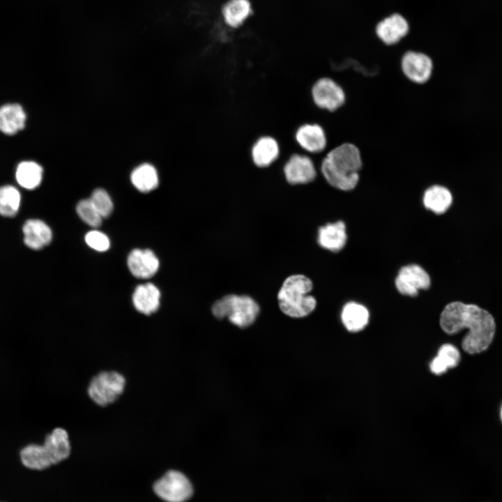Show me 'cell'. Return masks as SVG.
Returning <instances> with one entry per match:
<instances>
[{
	"instance_id": "14",
	"label": "cell",
	"mask_w": 502,
	"mask_h": 502,
	"mask_svg": "<svg viewBox=\"0 0 502 502\" xmlns=\"http://www.w3.org/2000/svg\"><path fill=\"white\" fill-rule=\"evenodd\" d=\"M280 155V144L275 137L270 135L259 137L250 150L252 162L259 168L268 167L277 160Z\"/></svg>"
},
{
	"instance_id": "22",
	"label": "cell",
	"mask_w": 502,
	"mask_h": 502,
	"mask_svg": "<svg viewBox=\"0 0 502 502\" xmlns=\"http://www.w3.org/2000/svg\"><path fill=\"white\" fill-rule=\"evenodd\" d=\"M225 22L231 28H238L252 14L250 0H228L222 8Z\"/></svg>"
},
{
	"instance_id": "5",
	"label": "cell",
	"mask_w": 502,
	"mask_h": 502,
	"mask_svg": "<svg viewBox=\"0 0 502 502\" xmlns=\"http://www.w3.org/2000/svg\"><path fill=\"white\" fill-rule=\"evenodd\" d=\"M212 312L217 319L227 317L234 325L245 328L257 319L259 306L250 296L229 294L214 303Z\"/></svg>"
},
{
	"instance_id": "9",
	"label": "cell",
	"mask_w": 502,
	"mask_h": 502,
	"mask_svg": "<svg viewBox=\"0 0 502 502\" xmlns=\"http://www.w3.org/2000/svg\"><path fill=\"white\" fill-rule=\"evenodd\" d=\"M400 68L404 76L411 82L422 85L432 77L434 61L427 54L409 50L400 59Z\"/></svg>"
},
{
	"instance_id": "16",
	"label": "cell",
	"mask_w": 502,
	"mask_h": 502,
	"mask_svg": "<svg viewBox=\"0 0 502 502\" xmlns=\"http://www.w3.org/2000/svg\"><path fill=\"white\" fill-rule=\"evenodd\" d=\"M347 234L344 222L327 223L318 229L317 242L319 245L329 251H340L346 245Z\"/></svg>"
},
{
	"instance_id": "6",
	"label": "cell",
	"mask_w": 502,
	"mask_h": 502,
	"mask_svg": "<svg viewBox=\"0 0 502 502\" xmlns=\"http://www.w3.org/2000/svg\"><path fill=\"white\" fill-rule=\"evenodd\" d=\"M126 380L116 371H102L89 381L87 393L98 406H106L114 403L122 395Z\"/></svg>"
},
{
	"instance_id": "28",
	"label": "cell",
	"mask_w": 502,
	"mask_h": 502,
	"mask_svg": "<svg viewBox=\"0 0 502 502\" xmlns=\"http://www.w3.org/2000/svg\"><path fill=\"white\" fill-rule=\"evenodd\" d=\"M89 199L102 218L109 217L112 213L113 202L109 195L105 190L96 189Z\"/></svg>"
},
{
	"instance_id": "8",
	"label": "cell",
	"mask_w": 502,
	"mask_h": 502,
	"mask_svg": "<svg viewBox=\"0 0 502 502\" xmlns=\"http://www.w3.org/2000/svg\"><path fill=\"white\" fill-rule=\"evenodd\" d=\"M155 494L166 502H185L192 495L188 478L178 471H169L153 485Z\"/></svg>"
},
{
	"instance_id": "19",
	"label": "cell",
	"mask_w": 502,
	"mask_h": 502,
	"mask_svg": "<svg viewBox=\"0 0 502 502\" xmlns=\"http://www.w3.org/2000/svg\"><path fill=\"white\" fill-rule=\"evenodd\" d=\"M24 243L30 248L41 249L48 245L52 237L50 227L40 220H29L23 227Z\"/></svg>"
},
{
	"instance_id": "3",
	"label": "cell",
	"mask_w": 502,
	"mask_h": 502,
	"mask_svg": "<svg viewBox=\"0 0 502 502\" xmlns=\"http://www.w3.org/2000/svg\"><path fill=\"white\" fill-rule=\"evenodd\" d=\"M70 452L67 431L57 427L46 436L43 445L30 444L22 448L20 459L26 468L40 471L66 459Z\"/></svg>"
},
{
	"instance_id": "7",
	"label": "cell",
	"mask_w": 502,
	"mask_h": 502,
	"mask_svg": "<svg viewBox=\"0 0 502 502\" xmlns=\"http://www.w3.org/2000/svg\"><path fill=\"white\" fill-rule=\"evenodd\" d=\"M310 97L317 108L327 112H336L347 100L342 86L329 77H321L314 81L310 88Z\"/></svg>"
},
{
	"instance_id": "25",
	"label": "cell",
	"mask_w": 502,
	"mask_h": 502,
	"mask_svg": "<svg viewBox=\"0 0 502 502\" xmlns=\"http://www.w3.org/2000/svg\"><path fill=\"white\" fill-rule=\"evenodd\" d=\"M15 176L17 183L22 187L29 190L34 189L42 181L43 169L35 162H22L17 167Z\"/></svg>"
},
{
	"instance_id": "21",
	"label": "cell",
	"mask_w": 502,
	"mask_h": 502,
	"mask_svg": "<svg viewBox=\"0 0 502 502\" xmlns=\"http://www.w3.org/2000/svg\"><path fill=\"white\" fill-rule=\"evenodd\" d=\"M26 114L18 104H7L0 107V130L13 135L24 128Z\"/></svg>"
},
{
	"instance_id": "2",
	"label": "cell",
	"mask_w": 502,
	"mask_h": 502,
	"mask_svg": "<svg viewBox=\"0 0 502 502\" xmlns=\"http://www.w3.org/2000/svg\"><path fill=\"white\" fill-rule=\"evenodd\" d=\"M319 157L320 173L330 186L347 192L354 190L359 184L363 162L357 146L344 142Z\"/></svg>"
},
{
	"instance_id": "10",
	"label": "cell",
	"mask_w": 502,
	"mask_h": 502,
	"mask_svg": "<svg viewBox=\"0 0 502 502\" xmlns=\"http://www.w3.org/2000/svg\"><path fill=\"white\" fill-rule=\"evenodd\" d=\"M298 146L306 153L321 155L328 150V137L324 128L316 122H305L294 134Z\"/></svg>"
},
{
	"instance_id": "17",
	"label": "cell",
	"mask_w": 502,
	"mask_h": 502,
	"mask_svg": "<svg viewBox=\"0 0 502 502\" xmlns=\"http://www.w3.org/2000/svg\"><path fill=\"white\" fill-rule=\"evenodd\" d=\"M132 299L135 308L139 312L151 315L160 307V292L152 283L142 284L135 288Z\"/></svg>"
},
{
	"instance_id": "13",
	"label": "cell",
	"mask_w": 502,
	"mask_h": 502,
	"mask_svg": "<svg viewBox=\"0 0 502 502\" xmlns=\"http://www.w3.org/2000/svg\"><path fill=\"white\" fill-rule=\"evenodd\" d=\"M127 264L133 276L147 279L153 276L160 266L155 253L149 249H134L128 254Z\"/></svg>"
},
{
	"instance_id": "30",
	"label": "cell",
	"mask_w": 502,
	"mask_h": 502,
	"mask_svg": "<svg viewBox=\"0 0 502 502\" xmlns=\"http://www.w3.org/2000/svg\"><path fill=\"white\" fill-rule=\"evenodd\" d=\"M500 414H501V421H502V406H501V413H500Z\"/></svg>"
},
{
	"instance_id": "18",
	"label": "cell",
	"mask_w": 502,
	"mask_h": 502,
	"mask_svg": "<svg viewBox=\"0 0 502 502\" xmlns=\"http://www.w3.org/2000/svg\"><path fill=\"white\" fill-rule=\"evenodd\" d=\"M423 203L427 210L435 214H443L451 206L452 195L446 186L433 184L425 190Z\"/></svg>"
},
{
	"instance_id": "11",
	"label": "cell",
	"mask_w": 502,
	"mask_h": 502,
	"mask_svg": "<svg viewBox=\"0 0 502 502\" xmlns=\"http://www.w3.org/2000/svg\"><path fill=\"white\" fill-rule=\"evenodd\" d=\"M283 173L291 185L307 184L317 176L315 161L308 155L300 153L291 154L283 166Z\"/></svg>"
},
{
	"instance_id": "27",
	"label": "cell",
	"mask_w": 502,
	"mask_h": 502,
	"mask_svg": "<svg viewBox=\"0 0 502 502\" xmlns=\"http://www.w3.org/2000/svg\"><path fill=\"white\" fill-rule=\"evenodd\" d=\"M76 211L83 222L92 227H98L102 223V218L95 208L89 199L78 202Z\"/></svg>"
},
{
	"instance_id": "23",
	"label": "cell",
	"mask_w": 502,
	"mask_h": 502,
	"mask_svg": "<svg viewBox=\"0 0 502 502\" xmlns=\"http://www.w3.org/2000/svg\"><path fill=\"white\" fill-rule=\"evenodd\" d=\"M459 360L458 349L450 344H446L439 349L437 355L431 361L429 368L433 374H442L448 369L456 367Z\"/></svg>"
},
{
	"instance_id": "26",
	"label": "cell",
	"mask_w": 502,
	"mask_h": 502,
	"mask_svg": "<svg viewBox=\"0 0 502 502\" xmlns=\"http://www.w3.org/2000/svg\"><path fill=\"white\" fill-rule=\"evenodd\" d=\"M20 204V194L10 185L0 188V214L3 216H14L18 211Z\"/></svg>"
},
{
	"instance_id": "20",
	"label": "cell",
	"mask_w": 502,
	"mask_h": 502,
	"mask_svg": "<svg viewBox=\"0 0 502 502\" xmlns=\"http://www.w3.org/2000/svg\"><path fill=\"white\" fill-rule=\"evenodd\" d=\"M368 310L362 304L351 301L346 303L341 312V319L344 327L350 332L363 330L369 321Z\"/></svg>"
},
{
	"instance_id": "12",
	"label": "cell",
	"mask_w": 502,
	"mask_h": 502,
	"mask_svg": "<svg viewBox=\"0 0 502 502\" xmlns=\"http://www.w3.org/2000/svg\"><path fill=\"white\" fill-rule=\"evenodd\" d=\"M395 284L401 294L416 296L420 290L427 289L430 287L431 280L423 267L418 264H409L400 269Z\"/></svg>"
},
{
	"instance_id": "24",
	"label": "cell",
	"mask_w": 502,
	"mask_h": 502,
	"mask_svg": "<svg viewBox=\"0 0 502 502\" xmlns=\"http://www.w3.org/2000/svg\"><path fill=\"white\" fill-rule=\"evenodd\" d=\"M130 180L135 188L142 192H150L158 185L157 171L149 163L137 167L131 173Z\"/></svg>"
},
{
	"instance_id": "1",
	"label": "cell",
	"mask_w": 502,
	"mask_h": 502,
	"mask_svg": "<svg viewBox=\"0 0 502 502\" xmlns=\"http://www.w3.org/2000/svg\"><path fill=\"white\" fill-rule=\"evenodd\" d=\"M440 326L445 333L452 335L467 328L462 346L470 354L485 351L496 332L494 319L487 310L476 304L461 301L446 305L441 313Z\"/></svg>"
},
{
	"instance_id": "4",
	"label": "cell",
	"mask_w": 502,
	"mask_h": 502,
	"mask_svg": "<svg viewBox=\"0 0 502 502\" xmlns=\"http://www.w3.org/2000/svg\"><path fill=\"white\" fill-rule=\"evenodd\" d=\"M312 282L303 275H293L283 282L277 295L280 310L294 318L310 314L316 307V299L309 294Z\"/></svg>"
},
{
	"instance_id": "29",
	"label": "cell",
	"mask_w": 502,
	"mask_h": 502,
	"mask_svg": "<svg viewBox=\"0 0 502 502\" xmlns=\"http://www.w3.org/2000/svg\"><path fill=\"white\" fill-rule=\"evenodd\" d=\"M85 241L90 248L98 252L107 251L110 246L107 236L98 230H91L86 233Z\"/></svg>"
},
{
	"instance_id": "15",
	"label": "cell",
	"mask_w": 502,
	"mask_h": 502,
	"mask_svg": "<svg viewBox=\"0 0 502 502\" xmlns=\"http://www.w3.org/2000/svg\"><path fill=\"white\" fill-rule=\"evenodd\" d=\"M409 31L407 21L399 14H393L382 21L376 27L379 38L387 45L397 44Z\"/></svg>"
}]
</instances>
